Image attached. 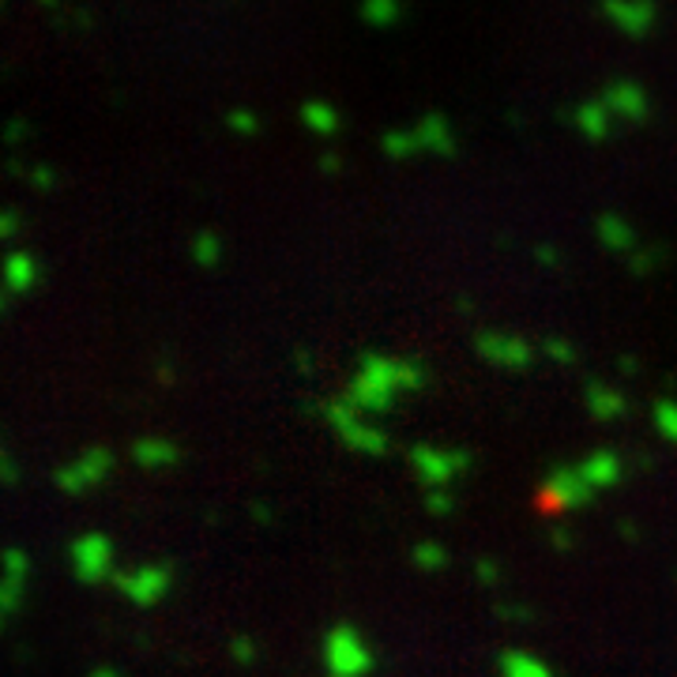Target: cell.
I'll use <instances>...</instances> for the list:
<instances>
[{
	"label": "cell",
	"instance_id": "cell-26",
	"mask_svg": "<svg viewBox=\"0 0 677 677\" xmlns=\"http://www.w3.org/2000/svg\"><path fill=\"white\" fill-rule=\"evenodd\" d=\"M429 365L422 358H399V391H426Z\"/></svg>",
	"mask_w": 677,
	"mask_h": 677
},
{
	"label": "cell",
	"instance_id": "cell-34",
	"mask_svg": "<svg viewBox=\"0 0 677 677\" xmlns=\"http://www.w3.org/2000/svg\"><path fill=\"white\" fill-rule=\"evenodd\" d=\"M426 512L429 516H452L455 512L452 489H426Z\"/></svg>",
	"mask_w": 677,
	"mask_h": 677
},
{
	"label": "cell",
	"instance_id": "cell-21",
	"mask_svg": "<svg viewBox=\"0 0 677 677\" xmlns=\"http://www.w3.org/2000/svg\"><path fill=\"white\" fill-rule=\"evenodd\" d=\"M189 256L200 272H215V267L223 264V238H218L215 230H200L189 245Z\"/></svg>",
	"mask_w": 677,
	"mask_h": 677
},
{
	"label": "cell",
	"instance_id": "cell-17",
	"mask_svg": "<svg viewBox=\"0 0 677 677\" xmlns=\"http://www.w3.org/2000/svg\"><path fill=\"white\" fill-rule=\"evenodd\" d=\"M38 260L35 252L27 249H12L4 256V293H12V298H20V293H30L38 287Z\"/></svg>",
	"mask_w": 677,
	"mask_h": 677
},
{
	"label": "cell",
	"instance_id": "cell-27",
	"mask_svg": "<svg viewBox=\"0 0 677 677\" xmlns=\"http://www.w3.org/2000/svg\"><path fill=\"white\" fill-rule=\"evenodd\" d=\"M30 580V553L23 546H8L4 550V584L27 587Z\"/></svg>",
	"mask_w": 677,
	"mask_h": 677
},
{
	"label": "cell",
	"instance_id": "cell-41",
	"mask_svg": "<svg viewBox=\"0 0 677 677\" xmlns=\"http://www.w3.org/2000/svg\"><path fill=\"white\" fill-rule=\"evenodd\" d=\"M154 380H159L162 388L177 385V369H174V362H170V358H162V362L154 365Z\"/></svg>",
	"mask_w": 677,
	"mask_h": 677
},
{
	"label": "cell",
	"instance_id": "cell-33",
	"mask_svg": "<svg viewBox=\"0 0 677 677\" xmlns=\"http://www.w3.org/2000/svg\"><path fill=\"white\" fill-rule=\"evenodd\" d=\"M57 181H61V174H57L49 162H35V166H27V185L35 192H49L57 189Z\"/></svg>",
	"mask_w": 677,
	"mask_h": 677
},
{
	"label": "cell",
	"instance_id": "cell-14",
	"mask_svg": "<svg viewBox=\"0 0 677 677\" xmlns=\"http://www.w3.org/2000/svg\"><path fill=\"white\" fill-rule=\"evenodd\" d=\"M414 136H418L422 151L440 154V159H452L455 154V133H452V121H448L444 113H437V110L422 113L418 125H414Z\"/></svg>",
	"mask_w": 677,
	"mask_h": 677
},
{
	"label": "cell",
	"instance_id": "cell-9",
	"mask_svg": "<svg viewBox=\"0 0 677 677\" xmlns=\"http://www.w3.org/2000/svg\"><path fill=\"white\" fill-rule=\"evenodd\" d=\"M478 358L497 369H527L535 362V342H527L524 336H509V331L482 328L475 336Z\"/></svg>",
	"mask_w": 677,
	"mask_h": 677
},
{
	"label": "cell",
	"instance_id": "cell-23",
	"mask_svg": "<svg viewBox=\"0 0 677 677\" xmlns=\"http://www.w3.org/2000/svg\"><path fill=\"white\" fill-rule=\"evenodd\" d=\"M411 561H414V568L418 573H444L448 568V550H444V542H434V538H422V542H414L411 546Z\"/></svg>",
	"mask_w": 677,
	"mask_h": 677
},
{
	"label": "cell",
	"instance_id": "cell-32",
	"mask_svg": "<svg viewBox=\"0 0 677 677\" xmlns=\"http://www.w3.org/2000/svg\"><path fill=\"white\" fill-rule=\"evenodd\" d=\"M226 128L238 136H256L260 133V117L252 110H245V105H238V110L226 113Z\"/></svg>",
	"mask_w": 677,
	"mask_h": 677
},
{
	"label": "cell",
	"instance_id": "cell-4",
	"mask_svg": "<svg viewBox=\"0 0 677 677\" xmlns=\"http://www.w3.org/2000/svg\"><path fill=\"white\" fill-rule=\"evenodd\" d=\"M113 467H117V455L105 444L84 448L76 460L53 471V486L61 489L64 497H84V493H91L95 486H102L105 478L113 475Z\"/></svg>",
	"mask_w": 677,
	"mask_h": 677
},
{
	"label": "cell",
	"instance_id": "cell-16",
	"mask_svg": "<svg viewBox=\"0 0 677 677\" xmlns=\"http://www.w3.org/2000/svg\"><path fill=\"white\" fill-rule=\"evenodd\" d=\"M181 444L170 437H140L133 440V463L143 471H166L174 463H181Z\"/></svg>",
	"mask_w": 677,
	"mask_h": 677
},
{
	"label": "cell",
	"instance_id": "cell-43",
	"mask_svg": "<svg viewBox=\"0 0 677 677\" xmlns=\"http://www.w3.org/2000/svg\"><path fill=\"white\" fill-rule=\"evenodd\" d=\"M249 512H252V519H256V524H272V519H275V509L267 501H252Z\"/></svg>",
	"mask_w": 677,
	"mask_h": 677
},
{
	"label": "cell",
	"instance_id": "cell-19",
	"mask_svg": "<svg viewBox=\"0 0 677 677\" xmlns=\"http://www.w3.org/2000/svg\"><path fill=\"white\" fill-rule=\"evenodd\" d=\"M497 670H501V677H557L550 670V663H542L535 651H524V648L501 651V655H497Z\"/></svg>",
	"mask_w": 677,
	"mask_h": 677
},
{
	"label": "cell",
	"instance_id": "cell-22",
	"mask_svg": "<svg viewBox=\"0 0 677 677\" xmlns=\"http://www.w3.org/2000/svg\"><path fill=\"white\" fill-rule=\"evenodd\" d=\"M358 20L377 30H388L403 20V4L399 0H365V4H358Z\"/></svg>",
	"mask_w": 677,
	"mask_h": 677
},
{
	"label": "cell",
	"instance_id": "cell-40",
	"mask_svg": "<svg viewBox=\"0 0 677 677\" xmlns=\"http://www.w3.org/2000/svg\"><path fill=\"white\" fill-rule=\"evenodd\" d=\"M550 546L557 553H573L576 550V535L568 531V527H553V531H550Z\"/></svg>",
	"mask_w": 677,
	"mask_h": 677
},
{
	"label": "cell",
	"instance_id": "cell-6",
	"mask_svg": "<svg viewBox=\"0 0 677 677\" xmlns=\"http://www.w3.org/2000/svg\"><path fill=\"white\" fill-rule=\"evenodd\" d=\"M411 467L418 471V478L426 482V489H448V482L460 475H467L475 452L471 448H437V444H414L411 452Z\"/></svg>",
	"mask_w": 677,
	"mask_h": 677
},
{
	"label": "cell",
	"instance_id": "cell-31",
	"mask_svg": "<svg viewBox=\"0 0 677 677\" xmlns=\"http://www.w3.org/2000/svg\"><path fill=\"white\" fill-rule=\"evenodd\" d=\"M230 659L238 666H256V659H260V648H256V640H252L249 632H234L230 636Z\"/></svg>",
	"mask_w": 677,
	"mask_h": 677
},
{
	"label": "cell",
	"instance_id": "cell-10",
	"mask_svg": "<svg viewBox=\"0 0 677 677\" xmlns=\"http://www.w3.org/2000/svg\"><path fill=\"white\" fill-rule=\"evenodd\" d=\"M599 15H606L622 35L648 38L659 20V4H651V0H606V4H599Z\"/></svg>",
	"mask_w": 677,
	"mask_h": 677
},
{
	"label": "cell",
	"instance_id": "cell-30",
	"mask_svg": "<svg viewBox=\"0 0 677 677\" xmlns=\"http://www.w3.org/2000/svg\"><path fill=\"white\" fill-rule=\"evenodd\" d=\"M493 617L497 622H512V625H527L535 622V606H527V602H493Z\"/></svg>",
	"mask_w": 677,
	"mask_h": 677
},
{
	"label": "cell",
	"instance_id": "cell-8",
	"mask_svg": "<svg viewBox=\"0 0 677 677\" xmlns=\"http://www.w3.org/2000/svg\"><path fill=\"white\" fill-rule=\"evenodd\" d=\"M594 489L584 482L580 467L573 463H557V467L546 471L542 478V509L546 512H565V509H584L591 504Z\"/></svg>",
	"mask_w": 677,
	"mask_h": 677
},
{
	"label": "cell",
	"instance_id": "cell-35",
	"mask_svg": "<svg viewBox=\"0 0 677 677\" xmlns=\"http://www.w3.org/2000/svg\"><path fill=\"white\" fill-rule=\"evenodd\" d=\"M501 576H504V568H501V561L497 557H478L475 561V580L482 587H497L501 584Z\"/></svg>",
	"mask_w": 677,
	"mask_h": 677
},
{
	"label": "cell",
	"instance_id": "cell-49",
	"mask_svg": "<svg viewBox=\"0 0 677 677\" xmlns=\"http://www.w3.org/2000/svg\"><path fill=\"white\" fill-rule=\"evenodd\" d=\"M504 121H509V125H516V128H524V113H504Z\"/></svg>",
	"mask_w": 677,
	"mask_h": 677
},
{
	"label": "cell",
	"instance_id": "cell-7",
	"mask_svg": "<svg viewBox=\"0 0 677 677\" xmlns=\"http://www.w3.org/2000/svg\"><path fill=\"white\" fill-rule=\"evenodd\" d=\"M174 580H177L174 561H154V565L128 568V573H121L117 568V576H113L110 584L117 587L121 594H128L136 606H159V602L170 594Z\"/></svg>",
	"mask_w": 677,
	"mask_h": 677
},
{
	"label": "cell",
	"instance_id": "cell-36",
	"mask_svg": "<svg viewBox=\"0 0 677 677\" xmlns=\"http://www.w3.org/2000/svg\"><path fill=\"white\" fill-rule=\"evenodd\" d=\"M531 256H535V264L546 267V272H561V252L553 249L550 241H538L535 249H531Z\"/></svg>",
	"mask_w": 677,
	"mask_h": 677
},
{
	"label": "cell",
	"instance_id": "cell-20",
	"mask_svg": "<svg viewBox=\"0 0 677 677\" xmlns=\"http://www.w3.org/2000/svg\"><path fill=\"white\" fill-rule=\"evenodd\" d=\"M298 117H301V125H305L309 133H316V136H336L339 125H342L339 110L331 102H324V98H305L301 110H298Z\"/></svg>",
	"mask_w": 677,
	"mask_h": 677
},
{
	"label": "cell",
	"instance_id": "cell-25",
	"mask_svg": "<svg viewBox=\"0 0 677 677\" xmlns=\"http://www.w3.org/2000/svg\"><path fill=\"white\" fill-rule=\"evenodd\" d=\"M651 422H655L659 437L677 448V399L670 396L655 399V403H651Z\"/></svg>",
	"mask_w": 677,
	"mask_h": 677
},
{
	"label": "cell",
	"instance_id": "cell-3",
	"mask_svg": "<svg viewBox=\"0 0 677 677\" xmlns=\"http://www.w3.org/2000/svg\"><path fill=\"white\" fill-rule=\"evenodd\" d=\"M324 422H328L331 429L339 434L342 444L350 448V452H362V455H385L391 448V437L385 429L369 426V422H362V414L354 411V406L347 403V399H324Z\"/></svg>",
	"mask_w": 677,
	"mask_h": 677
},
{
	"label": "cell",
	"instance_id": "cell-18",
	"mask_svg": "<svg viewBox=\"0 0 677 677\" xmlns=\"http://www.w3.org/2000/svg\"><path fill=\"white\" fill-rule=\"evenodd\" d=\"M610 117H614V113L606 110L602 98H584V102L573 110V128L584 136V140L602 143V140H610Z\"/></svg>",
	"mask_w": 677,
	"mask_h": 677
},
{
	"label": "cell",
	"instance_id": "cell-11",
	"mask_svg": "<svg viewBox=\"0 0 677 677\" xmlns=\"http://www.w3.org/2000/svg\"><path fill=\"white\" fill-rule=\"evenodd\" d=\"M599 98L606 102V110L614 113V117L632 121V125H643V121L651 117V98L636 79H610Z\"/></svg>",
	"mask_w": 677,
	"mask_h": 677
},
{
	"label": "cell",
	"instance_id": "cell-28",
	"mask_svg": "<svg viewBox=\"0 0 677 677\" xmlns=\"http://www.w3.org/2000/svg\"><path fill=\"white\" fill-rule=\"evenodd\" d=\"M663 260H666V249H663V245H640V249H636L632 256L625 260V264H629V272L636 275V279H643V275L655 272V267L663 264Z\"/></svg>",
	"mask_w": 677,
	"mask_h": 677
},
{
	"label": "cell",
	"instance_id": "cell-44",
	"mask_svg": "<svg viewBox=\"0 0 677 677\" xmlns=\"http://www.w3.org/2000/svg\"><path fill=\"white\" fill-rule=\"evenodd\" d=\"M293 369H298L301 377H313V354H309V350H293Z\"/></svg>",
	"mask_w": 677,
	"mask_h": 677
},
{
	"label": "cell",
	"instance_id": "cell-2",
	"mask_svg": "<svg viewBox=\"0 0 677 677\" xmlns=\"http://www.w3.org/2000/svg\"><path fill=\"white\" fill-rule=\"evenodd\" d=\"M321 659L328 677H369L373 666H377V655L365 643V636L354 629V625L339 622L324 632L321 640Z\"/></svg>",
	"mask_w": 677,
	"mask_h": 677
},
{
	"label": "cell",
	"instance_id": "cell-12",
	"mask_svg": "<svg viewBox=\"0 0 677 677\" xmlns=\"http://www.w3.org/2000/svg\"><path fill=\"white\" fill-rule=\"evenodd\" d=\"M576 467H580L584 482L591 486L594 493H599V489H614L625 478V460L614 448H594V452H587Z\"/></svg>",
	"mask_w": 677,
	"mask_h": 677
},
{
	"label": "cell",
	"instance_id": "cell-15",
	"mask_svg": "<svg viewBox=\"0 0 677 677\" xmlns=\"http://www.w3.org/2000/svg\"><path fill=\"white\" fill-rule=\"evenodd\" d=\"M594 238H599L602 249L610 252H625V256H632L636 249H640V238H636V226L629 218H622L617 211H602L599 218H594Z\"/></svg>",
	"mask_w": 677,
	"mask_h": 677
},
{
	"label": "cell",
	"instance_id": "cell-29",
	"mask_svg": "<svg viewBox=\"0 0 677 677\" xmlns=\"http://www.w3.org/2000/svg\"><path fill=\"white\" fill-rule=\"evenodd\" d=\"M542 358L546 362H553V365H576L580 362V350H576L565 336H546L542 339Z\"/></svg>",
	"mask_w": 677,
	"mask_h": 677
},
{
	"label": "cell",
	"instance_id": "cell-45",
	"mask_svg": "<svg viewBox=\"0 0 677 677\" xmlns=\"http://www.w3.org/2000/svg\"><path fill=\"white\" fill-rule=\"evenodd\" d=\"M617 535H622L625 542H640V524H632V519H617Z\"/></svg>",
	"mask_w": 677,
	"mask_h": 677
},
{
	"label": "cell",
	"instance_id": "cell-42",
	"mask_svg": "<svg viewBox=\"0 0 677 677\" xmlns=\"http://www.w3.org/2000/svg\"><path fill=\"white\" fill-rule=\"evenodd\" d=\"M316 166H321V174H328V177H339L342 174V159H339L336 151H324Z\"/></svg>",
	"mask_w": 677,
	"mask_h": 677
},
{
	"label": "cell",
	"instance_id": "cell-5",
	"mask_svg": "<svg viewBox=\"0 0 677 677\" xmlns=\"http://www.w3.org/2000/svg\"><path fill=\"white\" fill-rule=\"evenodd\" d=\"M68 561L72 573L79 584H110L117 576V550H113V538L102 531H84L68 542Z\"/></svg>",
	"mask_w": 677,
	"mask_h": 677
},
{
	"label": "cell",
	"instance_id": "cell-39",
	"mask_svg": "<svg viewBox=\"0 0 677 677\" xmlns=\"http://www.w3.org/2000/svg\"><path fill=\"white\" fill-rule=\"evenodd\" d=\"M0 478H4V486L20 482V463H15V455L8 448H0Z\"/></svg>",
	"mask_w": 677,
	"mask_h": 677
},
{
	"label": "cell",
	"instance_id": "cell-47",
	"mask_svg": "<svg viewBox=\"0 0 677 677\" xmlns=\"http://www.w3.org/2000/svg\"><path fill=\"white\" fill-rule=\"evenodd\" d=\"M455 313H463V316L475 313V301H471V293H455Z\"/></svg>",
	"mask_w": 677,
	"mask_h": 677
},
{
	"label": "cell",
	"instance_id": "cell-38",
	"mask_svg": "<svg viewBox=\"0 0 677 677\" xmlns=\"http://www.w3.org/2000/svg\"><path fill=\"white\" fill-rule=\"evenodd\" d=\"M20 223H23V218H20V211H15V208H4V211H0V238H4V241H15V234H20Z\"/></svg>",
	"mask_w": 677,
	"mask_h": 677
},
{
	"label": "cell",
	"instance_id": "cell-46",
	"mask_svg": "<svg viewBox=\"0 0 677 677\" xmlns=\"http://www.w3.org/2000/svg\"><path fill=\"white\" fill-rule=\"evenodd\" d=\"M617 369H622L625 377H636V373H640V358H636V354H622V358H617Z\"/></svg>",
	"mask_w": 677,
	"mask_h": 677
},
{
	"label": "cell",
	"instance_id": "cell-13",
	"mask_svg": "<svg viewBox=\"0 0 677 677\" xmlns=\"http://www.w3.org/2000/svg\"><path fill=\"white\" fill-rule=\"evenodd\" d=\"M584 406L594 422H622L625 414L632 411L629 396L614 385H602V380H591V385L584 388Z\"/></svg>",
	"mask_w": 677,
	"mask_h": 677
},
{
	"label": "cell",
	"instance_id": "cell-48",
	"mask_svg": "<svg viewBox=\"0 0 677 677\" xmlns=\"http://www.w3.org/2000/svg\"><path fill=\"white\" fill-rule=\"evenodd\" d=\"M87 677H125V674H121L117 666H105L102 663V666H91V674H87Z\"/></svg>",
	"mask_w": 677,
	"mask_h": 677
},
{
	"label": "cell",
	"instance_id": "cell-1",
	"mask_svg": "<svg viewBox=\"0 0 677 677\" xmlns=\"http://www.w3.org/2000/svg\"><path fill=\"white\" fill-rule=\"evenodd\" d=\"M399 396V358L365 350L358 354V369L347 385V403L362 414H388Z\"/></svg>",
	"mask_w": 677,
	"mask_h": 677
},
{
	"label": "cell",
	"instance_id": "cell-37",
	"mask_svg": "<svg viewBox=\"0 0 677 677\" xmlns=\"http://www.w3.org/2000/svg\"><path fill=\"white\" fill-rule=\"evenodd\" d=\"M30 133V121L27 117H12L8 121V133H4V143L12 147V154H15V147L23 143V136Z\"/></svg>",
	"mask_w": 677,
	"mask_h": 677
},
{
	"label": "cell",
	"instance_id": "cell-24",
	"mask_svg": "<svg viewBox=\"0 0 677 677\" xmlns=\"http://www.w3.org/2000/svg\"><path fill=\"white\" fill-rule=\"evenodd\" d=\"M380 151H385L388 159L403 162V159L422 154V143H418V136H414V128H388V133L380 136Z\"/></svg>",
	"mask_w": 677,
	"mask_h": 677
}]
</instances>
